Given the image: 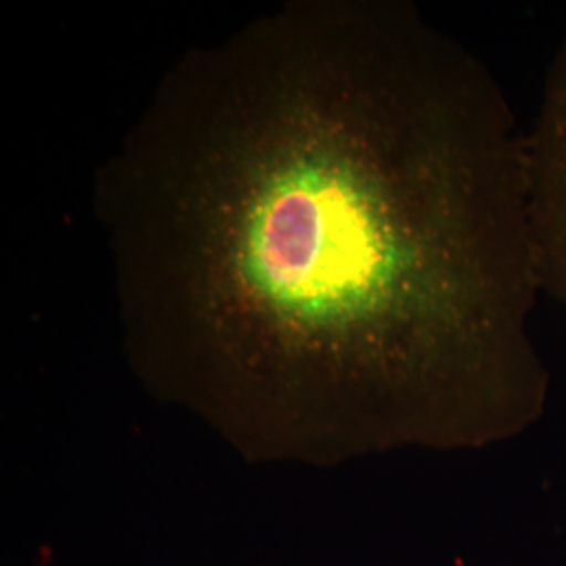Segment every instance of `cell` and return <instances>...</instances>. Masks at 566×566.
Masks as SVG:
<instances>
[{
  "label": "cell",
  "mask_w": 566,
  "mask_h": 566,
  "mask_svg": "<svg viewBox=\"0 0 566 566\" xmlns=\"http://www.w3.org/2000/svg\"><path fill=\"white\" fill-rule=\"evenodd\" d=\"M525 147L542 290L566 311V34L549 65Z\"/></svg>",
  "instance_id": "obj_2"
},
{
  "label": "cell",
  "mask_w": 566,
  "mask_h": 566,
  "mask_svg": "<svg viewBox=\"0 0 566 566\" xmlns=\"http://www.w3.org/2000/svg\"><path fill=\"white\" fill-rule=\"evenodd\" d=\"M526 133L403 2L182 61L105 177L149 380L248 449L483 447L546 409Z\"/></svg>",
  "instance_id": "obj_1"
}]
</instances>
